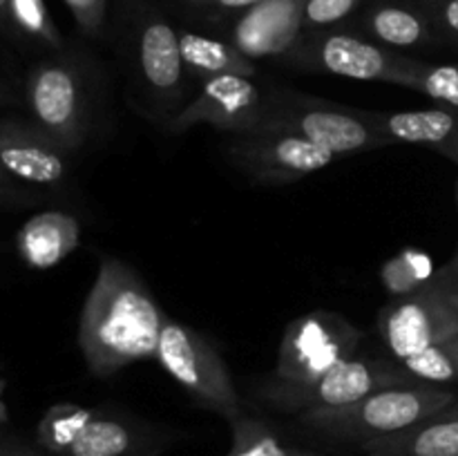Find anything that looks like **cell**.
I'll return each instance as SVG.
<instances>
[{
    "label": "cell",
    "mask_w": 458,
    "mask_h": 456,
    "mask_svg": "<svg viewBox=\"0 0 458 456\" xmlns=\"http://www.w3.org/2000/svg\"><path fill=\"white\" fill-rule=\"evenodd\" d=\"M164 320L146 282L121 259L103 258L79 322V347L89 371L106 378L155 358Z\"/></svg>",
    "instance_id": "6da1fadb"
},
{
    "label": "cell",
    "mask_w": 458,
    "mask_h": 456,
    "mask_svg": "<svg viewBox=\"0 0 458 456\" xmlns=\"http://www.w3.org/2000/svg\"><path fill=\"white\" fill-rule=\"evenodd\" d=\"M456 389L414 383L385 387L360 401L334 410H316L298 414L302 427L313 434L358 447L374 438L403 432L456 401Z\"/></svg>",
    "instance_id": "7a4b0ae2"
},
{
    "label": "cell",
    "mask_w": 458,
    "mask_h": 456,
    "mask_svg": "<svg viewBox=\"0 0 458 456\" xmlns=\"http://www.w3.org/2000/svg\"><path fill=\"white\" fill-rule=\"evenodd\" d=\"M30 119L74 155L88 141L94 94L88 67L70 54L31 67L25 85Z\"/></svg>",
    "instance_id": "3957f363"
},
{
    "label": "cell",
    "mask_w": 458,
    "mask_h": 456,
    "mask_svg": "<svg viewBox=\"0 0 458 456\" xmlns=\"http://www.w3.org/2000/svg\"><path fill=\"white\" fill-rule=\"evenodd\" d=\"M259 123L300 134L335 156L392 146L376 123L374 112L352 110L325 98L282 89L264 97Z\"/></svg>",
    "instance_id": "277c9868"
},
{
    "label": "cell",
    "mask_w": 458,
    "mask_h": 456,
    "mask_svg": "<svg viewBox=\"0 0 458 456\" xmlns=\"http://www.w3.org/2000/svg\"><path fill=\"white\" fill-rule=\"evenodd\" d=\"M385 347L398 362L458 334V264L438 268L423 289L392 300L378 313Z\"/></svg>",
    "instance_id": "5b68a950"
},
{
    "label": "cell",
    "mask_w": 458,
    "mask_h": 456,
    "mask_svg": "<svg viewBox=\"0 0 458 456\" xmlns=\"http://www.w3.org/2000/svg\"><path fill=\"white\" fill-rule=\"evenodd\" d=\"M155 358L199 407L228 423L244 414L226 362L199 331L165 316Z\"/></svg>",
    "instance_id": "8992f818"
},
{
    "label": "cell",
    "mask_w": 458,
    "mask_h": 456,
    "mask_svg": "<svg viewBox=\"0 0 458 456\" xmlns=\"http://www.w3.org/2000/svg\"><path fill=\"white\" fill-rule=\"evenodd\" d=\"M414 383L420 380L414 378L403 365L383 358L353 356L311 383L298 384L276 380L264 389V401L280 411L304 414V411L352 405L378 389Z\"/></svg>",
    "instance_id": "52a82bcc"
},
{
    "label": "cell",
    "mask_w": 458,
    "mask_h": 456,
    "mask_svg": "<svg viewBox=\"0 0 458 456\" xmlns=\"http://www.w3.org/2000/svg\"><path fill=\"white\" fill-rule=\"evenodd\" d=\"M300 70L322 72V74L347 76L356 80H383L401 88H414L425 63L403 56L378 43H369L358 36L318 34L300 43L286 54Z\"/></svg>",
    "instance_id": "ba28073f"
},
{
    "label": "cell",
    "mask_w": 458,
    "mask_h": 456,
    "mask_svg": "<svg viewBox=\"0 0 458 456\" xmlns=\"http://www.w3.org/2000/svg\"><path fill=\"white\" fill-rule=\"evenodd\" d=\"M362 331L334 311H313L286 326L277 353L276 380L311 383L356 356Z\"/></svg>",
    "instance_id": "9c48e42d"
},
{
    "label": "cell",
    "mask_w": 458,
    "mask_h": 456,
    "mask_svg": "<svg viewBox=\"0 0 458 456\" xmlns=\"http://www.w3.org/2000/svg\"><path fill=\"white\" fill-rule=\"evenodd\" d=\"M226 155L233 165L264 183H289L325 170L334 152L289 130L259 123L249 132L231 134Z\"/></svg>",
    "instance_id": "30bf717a"
},
{
    "label": "cell",
    "mask_w": 458,
    "mask_h": 456,
    "mask_svg": "<svg viewBox=\"0 0 458 456\" xmlns=\"http://www.w3.org/2000/svg\"><path fill=\"white\" fill-rule=\"evenodd\" d=\"M264 114V97L249 76L224 74L204 80L199 94L170 121L173 132L195 125H213L222 132L240 134L255 130Z\"/></svg>",
    "instance_id": "8fae6325"
},
{
    "label": "cell",
    "mask_w": 458,
    "mask_h": 456,
    "mask_svg": "<svg viewBox=\"0 0 458 456\" xmlns=\"http://www.w3.org/2000/svg\"><path fill=\"white\" fill-rule=\"evenodd\" d=\"M70 156L31 119H0V164L25 186H58L70 174Z\"/></svg>",
    "instance_id": "7c38bea8"
},
{
    "label": "cell",
    "mask_w": 458,
    "mask_h": 456,
    "mask_svg": "<svg viewBox=\"0 0 458 456\" xmlns=\"http://www.w3.org/2000/svg\"><path fill=\"white\" fill-rule=\"evenodd\" d=\"M137 79L152 106L173 107L183 92V67L179 34L164 18L152 16L137 34Z\"/></svg>",
    "instance_id": "4fadbf2b"
},
{
    "label": "cell",
    "mask_w": 458,
    "mask_h": 456,
    "mask_svg": "<svg viewBox=\"0 0 458 456\" xmlns=\"http://www.w3.org/2000/svg\"><path fill=\"white\" fill-rule=\"evenodd\" d=\"M307 0H262L246 9L231 31V43L249 58L286 56L302 38Z\"/></svg>",
    "instance_id": "5bb4252c"
},
{
    "label": "cell",
    "mask_w": 458,
    "mask_h": 456,
    "mask_svg": "<svg viewBox=\"0 0 458 456\" xmlns=\"http://www.w3.org/2000/svg\"><path fill=\"white\" fill-rule=\"evenodd\" d=\"M360 450L369 456H458V396L429 418L362 443Z\"/></svg>",
    "instance_id": "9a60e30c"
},
{
    "label": "cell",
    "mask_w": 458,
    "mask_h": 456,
    "mask_svg": "<svg viewBox=\"0 0 458 456\" xmlns=\"http://www.w3.org/2000/svg\"><path fill=\"white\" fill-rule=\"evenodd\" d=\"M79 237L81 226L72 215L47 210L22 224L16 235V249L27 266L49 268L79 246Z\"/></svg>",
    "instance_id": "2e32d148"
},
{
    "label": "cell",
    "mask_w": 458,
    "mask_h": 456,
    "mask_svg": "<svg viewBox=\"0 0 458 456\" xmlns=\"http://www.w3.org/2000/svg\"><path fill=\"white\" fill-rule=\"evenodd\" d=\"M374 119L392 143L429 146L441 155L458 143V110L434 107L416 112H374Z\"/></svg>",
    "instance_id": "e0dca14e"
},
{
    "label": "cell",
    "mask_w": 458,
    "mask_h": 456,
    "mask_svg": "<svg viewBox=\"0 0 458 456\" xmlns=\"http://www.w3.org/2000/svg\"><path fill=\"white\" fill-rule=\"evenodd\" d=\"M146 438L134 425L94 411L58 456H141Z\"/></svg>",
    "instance_id": "ac0fdd59"
},
{
    "label": "cell",
    "mask_w": 458,
    "mask_h": 456,
    "mask_svg": "<svg viewBox=\"0 0 458 456\" xmlns=\"http://www.w3.org/2000/svg\"><path fill=\"white\" fill-rule=\"evenodd\" d=\"M179 47H182L186 72L199 80H208L224 74L253 79L255 72H258L253 58L242 54L233 43L208 38V36L195 34V31H179Z\"/></svg>",
    "instance_id": "d6986e66"
},
{
    "label": "cell",
    "mask_w": 458,
    "mask_h": 456,
    "mask_svg": "<svg viewBox=\"0 0 458 456\" xmlns=\"http://www.w3.org/2000/svg\"><path fill=\"white\" fill-rule=\"evenodd\" d=\"M367 31L383 47L414 49L432 43V27L423 13L401 4H380L365 18Z\"/></svg>",
    "instance_id": "ffe728a7"
},
{
    "label": "cell",
    "mask_w": 458,
    "mask_h": 456,
    "mask_svg": "<svg viewBox=\"0 0 458 456\" xmlns=\"http://www.w3.org/2000/svg\"><path fill=\"white\" fill-rule=\"evenodd\" d=\"M231 432L233 445L226 456H320L318 452L289 445L267 423L244 414L231 420Z\"/></svg>",
    "instance_id": "44dd1931"
},
{
    "label": "cell",
    "mask_w": 458,
    "mask_h": 456,
    "mask_svg": "<svg viewBox=\"0 0 458 456\" xmlns=\"http://www.w3.org/2000/svg\"><path fill=\"white\" fill-rule=\"evenodd\" d=\"M434 273L437 271H434L432 258L428 253L407 249L385 262V266L380 268V280H383L385 291L392 295V300H398L423 289L432 280Z\"/></svg>",
    "instance_id": "7402d4cb"
},
{
    "label": "cell",
    "mask_w": 458,
    "mask_h": 456,
    "mask_svg": "<svg viewBox=\"0 0 458 456\" xmlns=\"http://www.w3.org/2000/svg\"><path fill=\"white\" fill-rule=\"evenodd\" d=\"M401 365L420 383L438 384V387L458 383V349L454 344V335L405 358V360H401Z\"/></svg>",
    "instance_id": "603a6c76"
},
{
    "label": "cell",
    "mask_w": 458,
    "mask_h": 456,
    "mask_svg": "<svg viewBox=\"0 0 458 456\" xmlns=\"http://www.w3.org/2000/svg\"><path fill=\"white\" fill-rule=\"evenodd\" d=\"M12 21L16 30L54 49L63 47V38L49 18L45 0H12Z\"/></svg>",
    "instance_id": "cb8c5ba5"
},
{
    "label": "cell",
    "mask_w": 458,
    "mask_h": 456,
    "mask_svg": "<svg viewBox=\"0 0 458 456\" xmlns=\"http://www.w3.org/2000/svg\"><path fill=\"white\" fill-rule=\"evenodd\" d=\"M411 89L437 101L438 107L458 110V63H425Z\"/></svg>",
    "instance_id": "d4e9b609"
},
{
    "label": "cell",
    "mask_w": 458,
    "mask_h": 456,
    "mask_svg": "<svg viewBox=\"0 0 458 456\" xmlns=\"http://www.w3.org/2000/svg\"><path fill=\"white\" fill-rule=\"evenodd\" d=\"M360 0H307L304 3V27L320 30L344 21Z\"/></svg>",
    "instance_id": "484cf974"
},
{
    "label": "cell",
    "mask_w": 458,
    "mask_h": 456,
    "mask_svg": "<svg viewBox=\"0 0 458 456\" xmlns=\"http://www.w3.org/2000/svg\"><path fill=\"white\" fill-rule=\"evenodd\" d=\"M74 16L76 25L88 36H98L106 21L107 0H63Z\"/></svg>",
    "instance_id": "4316f807"
},
{
    "label": "cell",
    "mask_w": 458,
    "mask_h": 456,
    "mask_svg": "<svg viewBox=\"0 0 458 456\" xmlns=\"http://www.w3.org/2000/svg\"><path fill=\"white\" fill-rule=\"evenodd\" d=\"M36 201H38V197L25 183L13 179L7 173V168L0 164V206H30Z\"/></svg>",
    "instance_id": "83f0119b"
},
{
    "label": "cell",
    "mask_w": 458,
    "mask_h": 456,
    "mask_svg": "<svg viewBox=\"0 0 458 456\" xmlns=\"http://www.w3.org/2000/svg\"><path fill=\"white\" fill-rule=\"evenodd\" d=\"M437 18L447 31L458 36V0H441L437 7Z\"/></svg>",
    "instance_id": "f1b7e54d"
},
{
    "label": "cell",
    "mask_w": 458,
    "mask_h": 456,
    "mask_svg": "<svg viewBox=\"0 0 458 456\" xmlns=\"http://www.w3.org/2000/svg\"><path fill=\"white\" fill-rule=\"evenodd\" d=\"M192 3L201 4V7L219 9V12H246L262 0H192Z\"/></svg>",
    "instance_id": "f546056e"
},
{
    "label": "cell",
    "mask_w": 458,
    "mask_h": 456,
    "mask_svg": "<svg viewBox=\"0 0 458 456\" xmlns=\"http://www.w3.org/2000/svg\"><path fill=\"white\" fill-rule=\"evenodd\" d=\"M0 456H45L38 445L31 447L21 441H0Z\"/></svg>",
    "instance_id": "4dcf8cb0"
},
{
    "label": "cell",
    "mask_w": 458,
    "mask_h": 456,
    "mask_svg": "<svg viewBox=\"0 0 458 456\" xmlns=\"http://www.w3.org/2000/svg\"><path fill=\"white\" fill-rule=\"evenodd\" d=\"M0 27L16 30L12 21V0H0Z\"/></svg>",
    "instance_id": "1f68e13d"
},
{
    "label": "cell",
    "mask_w": 458,
    "mask_h": 456,
    "mask_svg": "<svg viewBox=\"0 0 458 456\" xmlns=\"http://www.w3.org/2000/svg\"><path fill=\"white\" fill-rule=\"evenodd\" d=\"M445 156H447V159H452V161H454V164L458 165V143H454V146H452L450 150L445 152Z\"/></svg>",
    "instance_id": "d6a6232c"
},
{
    "label": "cell",
    "mask_w": 458,
    "mask_h": 456,
    "mask_svg": "<svg viewBox=\"0 0 458 456\" xmlns=\"http://www.w3.org/2000/svg\"><path fill=\"white\" fill-rule=\"evenodd\" d=\"M4 98H7V92H4V88H3V85H0V103H3Z\"/></svg>",
    "instance_id": "836d02e7"
},
{
    "label": "cell",
    "mask_w": 458,
    "mask_h": 456,
    "mask_svg": "<svg viewBox=\"0 0 458 456\" xmlns=\"http://www.w3.org/2000/svg\"><path fill=\"white\" fill-rule=\"evenodd\" d=\"M0 392H3V387H0ZM4 418V410H3V405H0V420Z\"/></svg>",
    "instance_id": "e575fe53"
},
{
    "label": "cell",
    "mask_w": 458,
    "mask_h": 456,
    "mask_svg": "<svg viewBox=\"0 0 458 456\" xmlns=\"http://www.w3.org/2000/svg\"><path fill=\"white\" fill-rule=\"evenodd\" d=\"M454 344H456V349H458V334L454 335Z\"/></svg>",
    "instance_id": "d590c367"
},
{
    "label": "cell",
    "mask_w": 458,
    "mask_h": 456,
    "mask_svg": "<svg viewBox=\"0 0 458 456\" xmlns=\"http://www.w3.org/2000/svg\"><path fill=\"white\" fill-rule=\"evenodd\" d=\"M452 259H454V262L458 264V253H456V255H454V258H452Z\"/></svg>",
    "instance_id": "8d00e7d4"
},
{
    "label": "cell",
    "mask_w": 458,
    "mask_h": 456,
    "mask_svg": "<svg viewBox=\"0 0 458 456\" xmlns=\"http://www.w3.org/2000/svg\"><path fill=\"white\" fill-rule=\"evenodd\" d=\"M0 387H3V380H0Z\"/></svg>",
    "instance_id": "74e56055"
},
{
    "label": "cell",
    "mask_w": 458,
    "mask_h": 456,
    "mask_svg": "<svg viewBox=\"0 0 458 456\" xmlns=\"http://www.w3.org/2000/svg\"><path fill=\"white\" fill-rule=\"evenodd\" d=\"M456 393H458V389H456Z\"/></svg>",
    "instance_id": "f35d334b"
}]
</instances>
